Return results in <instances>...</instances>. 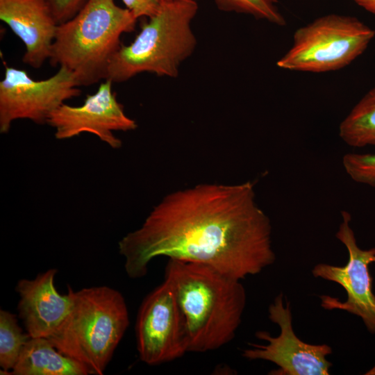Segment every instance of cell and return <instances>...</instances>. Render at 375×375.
Masks as SVG:
<instances>
[{
    "label": "cell",
    "mask_w": 375,
    "mask_h": 375,
    "mask_svg": "<svg viewBox=\"0 0 375 375\" xmlns=\"http://www.w3.org/2000/svg\"><path fill=\"white\" fill-rule=\"evenodd\" d=\"M272 224L254 184L202 183L166 195L138 229L119 242L131 278L156 257L210 266L242 280L273 264Z\"/></svg>",
    "instance_id": "1"
},
{
    "label": "cell",
    "mask_w": 375,
    "mask_h": 375,
    "mask_svg": "<svg viewBox=\"0 0 375 375\" xmlns=\"http://www.w3.org/2000/svg\"><path fill=\"white\" fill-rule=\"evenodd\" d=\"M165 279L183 315L189 352L217 350L234 338L247 301L241 280L208 265L174 259L167 263Z\"/></svg>",
    "instance_id": "2"
},
{
    "label": "cell",
    "mask_w": 375,
    "mask_h": 375,
    "mask_svg": "<svg viewBox=\"0 0 375 375\" xmlns=\"http://www.w3.org/2000/svg\"><path fill=\"white\" fill-rule=\"evenodd\" d=\"M137 19L115 0H87L72 18L58 25L50 64L67 69L79 87L105 80L122 35L132 32Z\"/></svg>",
    "instance_id": "3"
},
{
    "label": "cell",
    "mask_w": 375,
    "mask_h": 375,
    "mask_svg": "<svg viewBox=\"0 0 375 375\" xmlns=\"http://www.w3.org/2000/svg\"><path fill=\"white\" fill-rule=\"evenodd\" d=\"M198 9L196 1L162 0L133 41L112 56L105 80L122 83L144 72L176 78L197 44L191 24Z\"/></svg>",
    "instance_id": "4"
},
{
    "label": "cell",
    "mask_w": 375,
    "mask_h": 375,
    "mask_svg": "<svg viewBox=\"0 0 375 375\" xmlns=\"http://www.w3.org/2000/svg\"><path fill=\"white\" fill-rule=\"evenodd\" d=\"M72 294L69 312L48 339L59 351L84 365L89 374L102 375L129 324L126 301L108 286Z\"/></svg>",
    "instance_id": "5"
},
{
    "label": "cell",
    "mask_w": 375,
    "mask_h": 375,
    "mask_svg": "<svg viewBox=\"0 0 375 375\" xmlns=\"http://www.w3.org/2000/svg\"><path fill=\"white\" fill-rule=\"evenodd\" d=\"M374 37L375 31L356 17L327 14L295 31L276 66L310 73L339 70L362 55Z\"/></svg>",
    "instance_id": "6"
},
{
    "label": "cell",
    "mask_w": 375,
    "mask_h": 375,
    "mask_svg": "<svg viewBox=\"0 0 375 375\" xmlns=\"http://www.w3.org/2000/svg\"><path fill=\"white\" fill-rule=\"evenodd\" d=\"M78 87L63 67L48 78L35 80L24 69L6 65L0 81V132L8 133L17 119L47 124L56 108L81 94Z\"/></svg>",
    "instance_id": "7"
},
{
    "label": "cell",
    "mask_w": 375,
    "mask_h": 375,
    "mask_svg": "<svg viewBox=\"0 0 375 375\" xmlns=\"http://www.w3.org/2000/svg\"><path fill=\"white\" fill-rule=\"evenodd\" d=\"M135 331L139 358L147 365L172 362L189 352L185 319L165 279L143 299Z\"/></svg>",
    "instance_id": "8"
},
{
    "label": "cell",
    "mask_w": 375,
    "mask_h": 375,
    "mask_svg": "<svg viewBox=\"0 0 375 375\" xmlns=\"http://www.w3.org/2000/svg\"><path fill=\"white\" fill-rule=\"evenodd\" d=\"M342 222L335 236L347 248L349 259L344 266L326 263L316 265L312 270L315 278H321L340 285L347 292V299L341 301L329 295H320L321 306L328 310H344L360 317L367 330L375 333V296L372 292V278L369 265L375 262V247L360 249L351 227V215L341 211Z\"/></svg>",
    "instance_id": "9"
},
{
    "label": "cell",
    "mask_w": 375,
    "mask_h": 375,
    "mask_svg": "<svg viewBox=\"0 0 375 375\" xmlns=\"http://www.w3.org/2000/svg\"><path fill=\"white\" fill-rule=\"evenodd\" d=\"M283 294H279L269 306V319L281 330L277 337L267 331H260L256 336L267 344H251L244 349L242 356L248 360H262L274 363L278 369L270 374L277 375H328L333 364L326 356L332 349L326 344H311L301 340L292 328L290 302L283 304Z\"/></svg>",
    "instance_id": "10"
},
{
    "label": "cell",
    "mask_w": 375,
    "mask_h": 375,
    "mask_svg": "<svg viewBox=\"0 0 375 375\" xmlns=\"http://www.w3.org/2000/svg\"><path fill=\"white\" fill-rule=\"evenodd\" d=\"M112 83L104 80L94 94L86 96L81 106L63 103L56 108L47 122L55 129L56 138L66 140L89 133L112 149L120 148L122 142L112 132L133 131L138 124L125 114L112 92Z\"/></svg>",
    "instance_id": "11"
},
{
    "label": "cell",
    "mask_w": 375,
    "mask_h": 375,
    "mask_svg": "<svg viewBox=\"0 0 375 375\" xmlns=\"http://www.w3.org/2000/svg\"><path fill=\"white\" fill-rule=\"evenodd\" d=\"M57 270L50 269L34 279H21L16 285L19 294V316L31 338L51 337L70 311L73 290L60 294L54 285Z\"/></svg>",
    "instance_id": "12"
},
{
    "label": "cell",
    "mask_w": 375,
    "mask_h": 375,
    "mask_svg": "<svg viewBox=\"0 0 375 375\" xmlns=\"http://www.w3.org/2000/svg\"><path fill=\"white\" fill-rule=\"evenodd\" d=\"M0 19L23 42L25 64L39 69L49 59L58 24L48 0H0Z\"/></svg>",
    "instance_id": "13"
},
{
    "label": "cell",
    "mask_w": 375,
    "mask_h": 375,
    "mask_svg": "<svg viewBox=\"0 0 375 375\" xmlns=\"http://www.w3.org/2000/svg\"><path fill=\"white\" fill-rule=\"evenodd\" d=\"M10 374L88 375L84 365L59 351L49 339L30 338Z\"/></svg>",
    "instance_id": "14"
},
{
    "label": "cell",
    "mask_w": 375,
    "mask_h": 375,
    "mask_svg": "<svg viewBox=\"0 0 375 375\" xmlns=\"http://www.w3.org/2000/svg\"><path fill=\"white\" fill-rule=\"evenodd\" d=\"M339 136L348 146H375V86L351 108L339 126Z\"/></svg>",
    "instance_id": "15"
},
{
    "label": "cell",
    "mask_w": 375,
    "mask_h": 375,
    "mask_svg": "<svg viewBox=\"0 0 375 375\" xmlns=\"http://www.w3.org/2000/svg\"><path fill=\"white\" fill-rule=\"evenodd\" d=\"M19 326L16 316L12 313L0 311V366L3 372L12 370L20 353L30 338Z\"/></svg>",
    "instance_id": "16"
},
{
    "label": "cell",
    "mask_w": 375,
    "mask_h": 375,
    "mask_svg": "<svg viewBox=\"0 0 375 375\" xmlns=\"http://www.w3.org/2000/svg\"><path fill=\"white\" fill-rule=\"evenodd\" d=\"M220 10L250 15L257 19L284 26L286 20L280 11L278 0H214Z\"/></svg>",
    "instance_id": "17"
},
{
    "label": "cell",
    "mask_w": 375,
    "mask_h": 375,
    "mask_svg": "<svg viewBox=\"0 0 375 375\" xmlns=\"http://www.w3.org/2000/svg\"><path fill=\"white\" fill-rule=\"evenodd\" d=\"M342 162L352 181L375 188V153H347L343 156Z\"/></svg>",
    "instance_id": "18"
},
{
    "label": "cell",
    "mask_w": 375,
    "mask_h": 375,
    "mask_svg": "<svg viewBox=\"0 0 375 375\" xmlns=\"http://www.w3.org/2000/svg\"><path fill=\"white\" fill-rule=\"evenodd\" d=\"M58 24L72 18L87 0H48Z\"/></svg>",
    "instance_id": "19"
},
{
    "label": "cell",
    "mask_w": 375,
    "mask_h": 375,
    "mask_svg": "<svg viewBox=\"0 0 375 375\" xmlns=\"http://www.w3.org/2000/svg\"><path fill=\"white\" fill-rule=\"evenodd\" d=\"M133 15L137 18L153 16L158 10L162 0H122Z\"/></svg>",
    "instance_id": "20"
},
{
    "label": "cell",
    "mask_w": 375,
    "mask_h": 375,
    "mask_svg": "<svg viewBox=\"0 0 375 375\" xmlns=\"http://www.w3.org/2000/svg\"><path fill=\"white\" fill-rule=\"evenodd\" d=\"M356 4L375 15V0H353Z\"/></svg>",
    "instance_id": "21"
},
{
    "label": "cell",
    "mask_w": 375,
    "mask_h": 375,
    "mask_svg": "<svg viewBox=\"0 0 375 375\" xmlns=\"http://www.w3.org/2000/svg\"><path fill=\"white\" fill-rule=\"evenodd\" d=\"M367 374H375V367Z\"/></svg>",
    "instance_id": "22"
},
{
    "label": "cell",
    "mask_w": 375,
    "mask_h": 375,
    "mask_svg": "<svg viewBox=\"0 0 375 375\" xmlns=\"http://www.w3.org/2000/svg\"><path fill=\"white\" fill-rule=\"evenodd\" d=\"M192 1H199V0H192Z\"/></svg>",
    "instance_id": "23"
}]
</instances>
